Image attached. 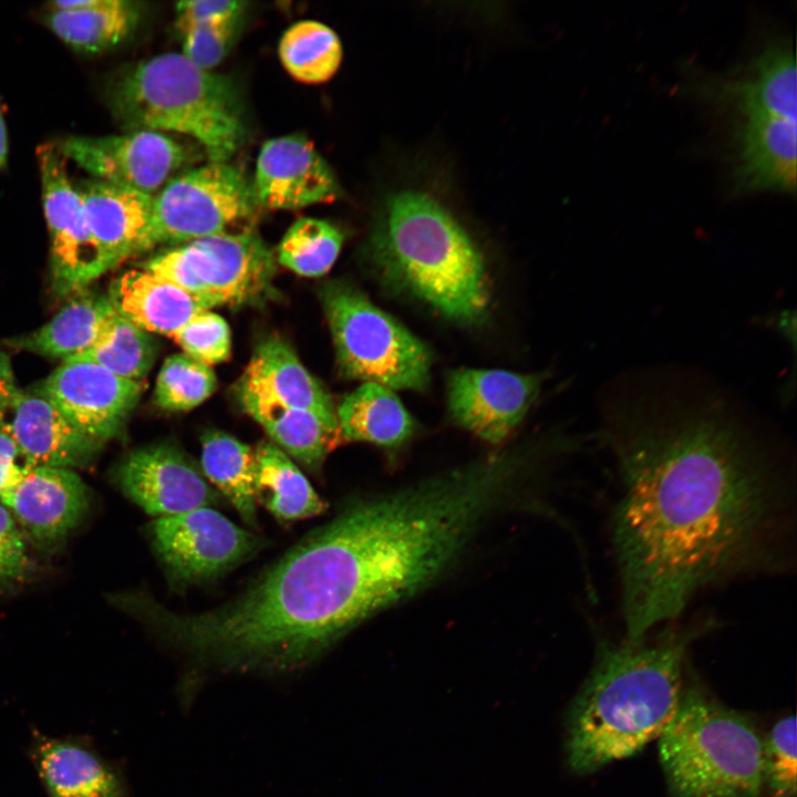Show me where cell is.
Returning a JSON list of instances; mask_svg holds the SVG:
<instances>
[{
  "label": "cell",
  "instance_id": "6",
  "mask_svg": "<svg viewBox=\"0 0 797 797\" xmlns=\"http://www.w3.org/2000/svg\"><path fill=\"white\" fill-rule=\"evenodd\" d=\"M321 301L341 372L391 390L424 391L431 380L427 345L360 290L329 282Z\"/></svg>",
  "mask_w": 797,
  "mask_h": 797
},
{
  "label": "cell",
  "instance_id": "26",
  "mask_svg": "<svg viewBox=\"0 0 797 797\" xmlns=\"http://www.w3.org/2000/svg\"><path fill=\"white\" fill-rule=\"evenodd\" d=\"M33 760L50 797H121L116 775L92 752L55 738L40 737Z\"/></svg>",
  "mask_w": 797,
  "mask_h": 797
},
{
  "label": "cell",
  "instance_id": "27",
  "mask_svg": "<svg viewBox=\"0 0 797 797\" xmlns=\"http://www.w3.org/2000/svg\"><path fill=\"white\" fill-rule=\"evenodd\" d=\"M341 439L396 449L413 435L415 424L393 390L364 382L337 408Z\"/></svg>",
  "mask_w": 797,
  "mask_h": 797
},
{
  "label": "cell",
  "instance_id": "21",
  "mask_svg": "<svg viewBox=\"0 0 797 797\" xmlns=\"http://www.w3.org/2000/svg\"><path fill=\"white\" fill-rule=\"evenodd\" d=\"M76 187L110 269L145 251L152 196L94 178L85 179Z\"/></svg>",
  "mask_w": 797,
  "mask_h": 797
},
{
  "label": "cell",
  "instance_id": "31",
  "mask_svg": "<svg viewBox=\"0 0 797 797\" xmlns=\"http://www.w3.org/2000/svg\"><path fill=\"white\" fill-rule=\"evenodd\" d=\"M156 352L149 333L115 312L96 342L69 360L91 361L116 375L141 381L153 366Z\"/></svg>",
  "mask_w": 797,
  "mask_h": 797
},
{
  "label": "cell",
  "instance_id": "38",
  "mask_svg": "<svg viewBox=\"0 0 797 797\" xmlns=\"http://www.w3.org/2000/svg\"><path fill=\"white\" fill-rule=\"evenodd\" d=\"M246 3L232 0H193L176 4V28L183 34L186 30L218 20H222L244 11Z\"/></svg>",
  "mask_w": 797,
  "mask_h": 797
},
{
  "label": "cell",
  "instance_id": "10",
  "mask_svg": "<svg viewBox=\"0 0 797 797\" xmlns=\"http://www.w3.org/2000/svg\"><path fill=\"white\" fill-rule=\"evenodd\" d=\"M149 535L170 584L177 588L221 575L251 556L261 542L210 507L157 517Z\"/></svg>",
  "mask_w": 797,
  "mask_h": 797
},
{
  "label": "cell",
  "instance_id": "25",
  "mask_svg": "<svg viewBox=\"0 0 797 797\" xmlns=\"http://www.w3.org/2000/svg\"><path fill=\"white\" fill-rule=\"evenodd\" d=\"M237 397L277 447L311 470H318L341 441L339 427L313 412L247 394Z\"/></svg>",
  "mask_w": 797,
  "mask_h": 797
},
{
  "label": "cell",
  "instance_id": "35",
  "mask_svg": "<svg viewBox=\"0 0 797 797\" xmlns=\"http://www.w3.org/2000/svg\"><path fill=\"white\" fill-rule=\"evenodd\" d=\"M172 339L192 359L213 365L226 361L230 355V330L222 317L206 310L177 332Z\"/></svg>",
  "mask_w": 797,
  "mask_h": 797
},
{
  "label": "cell",
  "instance_id": "29",
  "mask_svg": "<svg viewBox=\"0 0 797 797\" xmlns=\"http://www.w3.org/2000/svg\"><path fill=\"white\" fill-rule=\"evenodd\" d=\"M200 464L204 476L230 501L242 520L256 527V452L229 434L211 431L201 438Z\"/></svg>",
  "mask_w": 797,
  "mask_h": 797
},
{
  "label": "cell",
  "instance_id": "24",
  "mask_svg": "<svg viewBox=\"0 0 797 797\" xmlns=\"http://www.w3.org/2000/svg\"><path fill=\"white\" fill-rule=\"evenodd\" d=\"M115 312L107 294L84 289L72 294L44 325L11 339L9 343L17 349L65 361L89 350Z\"/></svg>",
  "mask_w": 797,
  "mask_h": 797
},
{
  "label": "cell",
  "instance_id": "19",
  "mask_svg": "<svg viewBox=\"0 0 797 797\" xmlns=\"http://www.w3.org/2000/svg\"><path fill=\"white\" fill-rule=\"evenodd\" d=\"M4 418L27 467H82L102 447L79 431L40 390L19 389Z\"/></svg>",
  "mask_w": 797,
  "mask_h": 797
},
{
  "label": "cell",
  "instance_id": "5",
  "mask_svg": "<svg viewBox=\"0 0 797 797\" xmlns=\"http://www.w3.org/2000/svg\"><path fill=\"white\" fill-rule=\"evenodd\" d=\"M658 742L675 797H757L764 786L763 738L697 686L684 691Z\"/></svg>",
  "mask_w": 797,
  "mask_h": 797
},
{
  "label": "cell",
  "instance_id": "37",
  "mask_svg": "<svg viewBox=\"0 0 797 797\" xmlns=\"http://www.w3.org/2000/svg\"><path fill=\"white\" fill-rule=\"evenodd\" d=\"M29 567L23 535L9 510L0 504V587L18 582Z\"/></svg>",
  "mask_w": 797,
  "mask_h": 797
},
{
  "label": "cell",
  "instance_id": "28",
  "mask_svg": "<svg viewBox=\"0 0 797 797\" xmlns=\"http://www.w3.org/2000/svg\"><path fill=\"white\" fill-rule=\"evenodd\" d=\"M255 452L256 501L278 520L312 518L327 509V503L284 452L268 442H261Z\"/></svg>",
  "mask_w": 797,
  "mask_h": 797
},
{
  "label": "cell",
  "instance_id": "20",
  "mask_svg": "<svg viewBox=\"0 0 797 797\" xmlns=\"http://www.w3.org/2000/svg\"><path fill=\"white\" fill-rule=\"evenodd\" d=\"M236 391L313 412L338 426L331 396L303 366L291 346L278 337L267 338L256 346Z\"/></svg>",
  "mask_w": 797,
  "mask_h": 797
},
{
  "label": "cell",
  "instance_id": "39",
  "mask_svg": "<svg viewBox=\"0 0 797 797\" xmlns=\"http://www.w3.org/2000/svg\"><path fill=\"white\" fill-rule=\"evenodd\" d=\"M25 465L4 417L0 418V496L15 482Z\"/></svg>",
  "mask_w": 797,
  "mask_h": 797
},
{
  "label": "cell",
  "instance_id": "12",
  "mask_svg": "<svg viewBox=\"0 0 797 797\" xmlns=\"http://www.w3.org/2000/svg\"><path fill=\"white\" fill-rule=\"evenodd\" d=\"M141 381L122 377L85 360H68L39 389L83 434L101 443L118 436L143 392Z\"/></svg>",
  "mask_w": 797,
  "mask_h": 797
},
{
  "label": "cell",
  "instance_id": "30",
  "mask_svg": "<svg viewBox=\"0 0 797 797\" xmlns=\"http://www.w3.org/2000/svg\"><path fill=\"white\" fill-rule=\"evenodd\" d=\"M279 58L296 80L318 84L331 79L342 60L338 34L328 25L302 20L290 25L279 42Z\"/></svg>",
  "mask_w": 797,
  "mask_h": 797
},
{
  "label": "cell",
  "instance_id": "22",
  "mask_svg": "<svg viewBox=\"0 0 797 797\" xmlns=\"http://www.w3.org/2000/svg\"><path fill=\"white\" fill-rule=\"evenodd\" d=\"M115 311L147 333L172 335L210 310L199 299L143 268L115 278L107 293Z\"/></svg>",
  "mask_w": 797,
  "mask_h": 797
},
{
  "label": "cell",
  "instance_id": "7",
  "mask_svg": "<svg viewBox=\"0 0 797 797\" xmlns=\"http://www.w3.org/2000/svg\"><path fill=\"white\" fill-rule=\"evenodd\" d=\"M142 268L211 309L259 300L271 286L276 262L258 234L246 230L176 245L147 259Z\"/></svg>",
  "mask_w": 797,
  "mask_h": 797
},
{
  "label": "cell",
  "instance_id": "2",
  "mask_svg": "<svg viewBox=\"0 0 797 797\" xmlns=\"http://www.w3.org/2000/svg\"><path fill=\"white\" fill-rule=\"evenodd\" d=\"M713 628L712 620L672 622L635 639L599 638L592 670L567 715L573 773H593L660 737L684 693L687 651Z\"/></svg>",
  "mask_w": 797,
  "mask_h": 797
},
{
  "label": "cell",
  "instance_id": "17",
  "mask_svg": "<svg viewBox=\"0 0 797 797\" xmlns=\"http://www.w3.org/2000/svg\"><path fill=\"white\" fill-rule=\"evenodd\" d=\"M89 498L86 484L73 469L25 466L0 504L31 538L49 545L79 525Z\"/></svg>",
  "mask_w": 797,
  "mask_h": 797
},
{
  "label": "cell",
  "instance_id": "33",
  "mask_svg": "<svg viewBox=\"0 0 797 797\" xmlns=\"http://www.w3.org/2000/svg\"><path fill=\"white\" fill-rule=\"evenodd\" d=\"M217 387L209 365L182 353L168 356L157 375L155 404L165 411H188L206 401Z\"/></svg>",
  "mask_w": 797,
  "mask_h": 797
},
{
  "label": "cell",
  "instance_id": "18",
  "mask_svg": "<svg viewBox=\"0 0 797 797\" xmlns=\"http://www.w3.org/2000/svg\"><path fill=\"white\" fill-rule=\"evenodd\" d=\"M733 186L736 193L796 188V118L760 113L734 120Z\"/></svg>",
  "mask_w": 797,
  "mask_h": 797
},
{
  "label": "cell",
  "instance_id": "41",
  "mask_svg": "<svg viewBox=\"0 0 797 797\" xmlns=\"http://www.w3.org/2000/svg\"><path fill=\"white\" fill-rule=\"evenodd\" d=\"M8 161V134L0 101V168L4 167Z\"/></svg>",
  "mask_w": 797,
  "mask_h": 797
},
{
  "label": "cell",
  "instance_id": "1",
  "mask_svg": "<svg viewBox=\"0 0 797 797\" xmlns=\"http://www.w3.org/2000/svg\"><path fill=\"white\" fill-rule=\"evenodd\" d=\"M619 494L610 519L625 636L675 621L702 591L793 560L786 463L753 415L698 374H621L599 398Z\"/></svg>",
  "mask_w": 797,
  "mask_h": 797
},
{
  "label": "cell",
  "instance_id": "36",
  "mask_svg": "<svg viewBox=\"0 0 797 797\" xmlns=\"http://www.w3.org/2000/svg\"><path fill=\"white\" fill-rule=\"evenodd\" d=\"M242 12L199 24L183 34L182 54L196 66L211 71L228 54L237 38Z\"/></svg>",
  "mask_w": 797,
  "mask_h": 797
},
{
  "label": "cell",
  "instance_id": "34",
  "mask_svg": "<svg viewBox=\"0 0 797 797\" xmlns=\"http://www.w3.org/2000/svg\"><path fill=\"white\" fill-rule=\"evenodd\" d=\"M796 718L777 721L763 738V780L773 797L796 796Z\"/></svg>",
  "mask_w": 797,
  "mask_h": 797
},
{
  "label": "cell",
  "instance_id": "13",
  "mask_svg": "<svg viewBox=\"0 0 797 797\" xmlns=\"http://www.w3.org/2000/svg\"><path fill=\"white\" fill-rule=\"evenodd\" d=\"M545 379L544 373L458 369L447 379L448 410L463 428L500 444L537 400Z\"/></svg>",
  "mask_w": 797,
  "mask_h": 797
},
{
  "label": "cell",
  "instance_id": "8",
  "mask_svg": "<svg viewBox=\"0 0 797 797\" xmlns=\"http://www.w3.org/2000/svg\"><path fill=\"white\" fill-rule=\"evenodd\" d=\"M255 205L252 184L229 162L183 170L153 196L145 251L226 232Z\"/></svg>",
  "mask_w": 797,
  "mask_h": 797
},
{
  "label": "cell",
  "instance_id": "3",
  "mask_svg": "<svg viewBox=\"0 0 797 797\" xmlns=\"http://www.w3.org/2000/svg\"><path fill=\"white\" fill-rule=\"evenodd\" d=\"M369 252L389 288L462 324L485 319L489 288L483 256L465 229L428 194L390 195L373 227Z\"/></svg>",
  "mask_w": 797,
  "mask_h": 797
},
{
  "label": "cell",
  "instance_id": "32",
  "mask_svg": "<svg viewBox=\"0 0 797 797\" xmlns=\"http://www.w3.org/2000/svg\"><path fill=\"white\" fill-rule=\"evenodd\" d=\"M343 235L333 224L312 217L298 219L278 247L280 265L303 277H321L337 260Z\"/></svg>",
  "mask_w": 797,
  "mask_h": 797
},
{
  "label": "cell",
  "instance_id": "40",
  "mask_svg": "<svg viewBox=\"0 0 797 797\" xmlns=\"http://www.w3.org/2000/svg\"><path fill=\"white\" fill-rule=\"evenodd\" d=\"M18 390L10 359L0 348V418L4 417Z\"/></svg>",
  "mask_w": 797,
  "mask_h": 797
},
{
  "label": "cell",
  "instance_id": "14",
  "mask_svg": "<svg viewBox=\"0 0 797 797\" xmlns=\"http://www.w3.org/2000/svg\"><path fill=\"white\" fill-rule=\"evenodd\" d=\"M696 95L733 120L759 113L796 118V62L787 41L768 43L741 69L706 75Z\"/></svg>",
  "mask_w": 797,
  "mask_h": 797
},
{
  "label": "cell",
  "instance_id": "16",
  "mask_svg": "<svg viewBox=\"0 0 797 797\" xmlns=\"http://www.w3.org/2000/svg\"><path fill=\"white\" fill-rule=\"evenodd\" d=\"M251 184L256 204L267 209H299L332 203L340 195L333 170L301 135L265 142Z\"/></svg>",
  "mask_w": 797,
  "mask_h": 797
},
{
  "label": "cell",
  "instance_id": "23",
  "mask_svg": "<svg viewBox=\"0 0 797 797\" xmlns=\"http://www.w3.org/2000/svg\"><path fill=\"white\" fill-rule=\"evenodd\" d=\"M141 19L128 0H58L49 3L48 28L71 49L87 54L108 51L125 41Z\"/></svg>",
  "mask_w": 797,
  "mask_h": 797
},
{
  "label": "cell",
  "instance_id": "4",
  "mask_svg": "<svg viewBox=\"0 0 797 797\" xmlns=\"http://www.w3.org/2000/svg\"><path fill=\"white\" fill-rule=\"evenodd\" d=\"M107 106L125 132H170L194 138L208 162H229L247 131L232 81L200 69L182 53L141 61L106 90Z\"/></svg>",
  "mask_w": 797,
  "mask_h": 797
},
{
  "label": "cell",
  "instance_id": "11",
  "mask_svg": "<svg viewBox=\"0 0 797 797\" xmlns=\"http://www.w3.org/2000/svg\"><path fill=\"white\" fill-rule=\"evenodd\" d=\"M60 154L92 178L154 196L193 162L187 146L167 134L133 131L118 135H69L54 143Z\"/></svg>",
  "mask_w": 797,
  "mask_h": 797
},
{
  "label": "cell",
  "instance_id": "15",
  "mask_svg": "<svg viewBox=\"0 0 797 797\" xmlns=\"http://www.w3.org/2000/svg\"><path fill=\"white\" fill-rule=\"evenodd\" d=\"M115 478L126 497L157 517L209 507L219 499L193 462L170 444L132 452L117 466Z\"/></svg>",
  "mask_w": 797,
  "mask_h": 797
},
{
  "label": "cell",
  "instance_id": "9",
  "mask_svg": "<svg viewBox=\"0 0 797 797\" xmlns=\"http://www.w3.org/2000/svg\"><path fill=\"white\" fill-rule=\"evenodd\" d=\"M37 158L50 236L52 289L66 297L87 289L110 267L93 236L76 184L69 176L66 159L54 143L40 145Z\"/></svg>",
  "mask_w": 797,
  "mask_h": 797
}]
</instances>
